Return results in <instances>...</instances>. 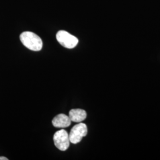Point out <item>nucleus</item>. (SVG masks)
<instances>
[{"instance_id":"nucleus-6","label":"nucleus","mask_w":160,"mask_h":160,"mask_svg":"<svg viewBox=\"0 0 160 160\" xmlns=\"http://www.w3.org/2000/svg\"><path fill=\"white\" fill-rule=\"evenodd\" d=\"M69 118L71 122L80 123L86 119L87 113L84 110L82 109H72L69 112Z\"/></svg>"},{"instance_id":"nucleus-3","label":"nucleus","mask_w":160,"mask_h":160,"mask_svg":"<svg viewBox=\"0 0 160 160\" xmlns=\"http://www.w3.org/2000/svg\"><path fill=\"white\" fill-rule=\"evenodd\" d=\"M87 126L86 124L80 123L75 125L69 134L70 142L74 144L79 143L82 138L87 135Z\"/></svg>"},{"instance_id":"nucleus-2","label":"nucleus","mask_w":160,"mask_h":160,"mask_svg":"<svg viewBox=\"0 0 160 160\" xmlns=\"http://www.w3.org/2000/svg\"><path fill=\"white\" fill-rule=\"evenodd\" d=\"M58 42L62 46L68 48L72 49L77 45L78 43V39L72 34L65 30L59 31L56 36Z\"/></svg>"},{"instance_id":"nucleus-4","label":"nucleus","mask_w":160,"mask_h":160,"mask_svg":"<svg viewBox=\"0 0 160 160\" xmlns=\"http://www.w3.org/2000/svg\"><path fill=\"white\" fill-rule=\"evenodd\" d=\"M55 145L61 151H65L69 147L70 141L68 133L64 129H61L55 133L53 135Z\"/></svg>"},{"instance_id":"nucleus-5","label":"nucleus","mask_w":160,"mask_h":160,"mask_svg":"<svg viewBox=\"0 0 160 160\" xmlns=\"http://www.w3.org/2000/svg\"><path fill=\"white\" fill-rule=\"evenodd\" d=\"M71 120L69 116L65 114H58L52 120L53 126L58 128H65L70 126Z\"/></svg>"},{"instance_id":"nucleus-7","label":"nucleus","mask_w":160,"mask_h":160,"mask_svg":"<svg viewBox=\"0 0 160 160\" xmlns=\"http://www.w3.org/2000/svg\"><path fill=\"white\" fill-rule=\"evenodd\" d=\"M8 159L4 157H0V160H8Z\"/></svg>"},{"instance_id":"nucleus-1","label":"nucleus","mask_w":160,"mask_h":160,"mask_svg":"<svg viewBox=\"0 0 160 160\" xmlns=\"http://www.w3.org/2000/svg\"><path fill=\"white\" fill-rule=\"evenodd\" d=\"M20 39L23 45L30 50L39 51L43 46V42L39 36L31 32H24L20 34Z\"/></svg>"}]
</instances>
